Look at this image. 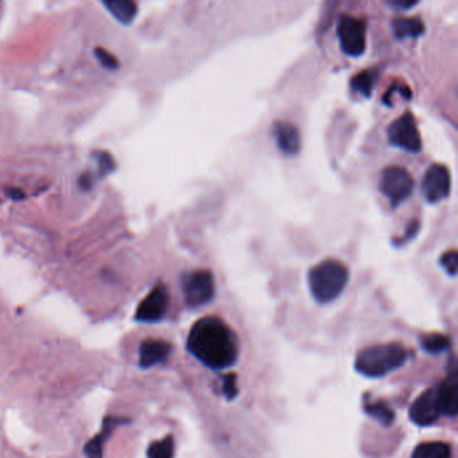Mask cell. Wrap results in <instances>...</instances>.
Here are the masks:
<instances>
[{"label": "cell", "mask_w": 458, "mask_h": 458, "mask_svg": "<svg viewBox=\"0 0 458 458\" xmlns=\"http://www.w3.org/2000/svg\"><path fill=\"white\" fill-rule=\"evenodd\" d=\"M188 351L212 370L231 367L238 357V341L229 327L217 317H205L188 334Z\"/></svg>", "instance_id": "6da1fadb"}, {"label": "cell", "mask_w": 458, "mask_h": 458, "mask_svg": "<svg viewBox=\"0 0 458 458\" xmlns=\"http://www.w3.org/2000/svg\"><path fill=\"white\" fill-rule=\"evenodd\" d=\"M348 280V268L341 261L333 258L313 266L308 275L311 293L320 304H328L336 300L347 287Z\"/></svg>", "instance_id": "7a4b0ae2"}, {"label": "cell", "mask_w": 458, "mask_h": 458, "mask_svg": "<svg viewBox=\"0 0 458 458\" xmlns=\"http://www.w3.org/2000/svg\"><path fill=\"white\" fill-rule=\"evenodd\" d=\"M407 359V351L400 344H378L360 351L356 356L357 373L368 378H380L402 367Z\"/></svg>", "instance_id": "3957f363"}, {"label": "cell", "mask_w": 458, "mask_h": 458, "mask_svg": "<svg viewBox=\"0 0 458 458\" xmlns=\"http://www.w3.org/2000/svg\"><path fill=\"white\" fill-rule=\"evenodd\" d=\"M379 189L394 207H398L413 194L414 179L410 172L402 167H387L382 171Z\"/></svg>", "instance_id": "277c9868"}, {"label": "cell", "mask_w": 458, "mask_h": 458, "mask_svg": "<svg viewBox=\"0 0 458 458\" xmlns=\"http://www.w3.org/2000/svg\"><path fill=\"white\" fill-rule=\"evenodd\" d=\"M185 301L188 307L198 308L208 304L215 294V281L210 271H189L182 278Z\"/></svg>", "instance_id": "5b68a950"}, {"label": "cell", "mask_w": 458, "mask_h": 458, "mask_svg": "<svg viewBox=\"0 0 458 458\" xmlns=\"http://www.w3.org/2000/svg\"><path fill=\"white\" fill-rule=\"evenodd\" d=\"M337 38L341 50L351 57H360L366 51V23L353 15H341L337 22Z\"/></svg>", "instance_id": "8992f818"}, {"label": "cell", "mask_w": 458, "mask_h": 458, "mask_svg": "<svg viewBox=\"0 0 458 458\" xmlns=\"http://www.w3.org/2000/svg\"><path fill=\"white\" fill-rule=\"evenodd\" d=\"M387 137L391 146L410 153H418L422 149V139L416 126V119L410 112L399 116L387 128Z\"/></svg>", "instance_id": "52a82bcc"}, {"label": "cell", "mask_w": 458, "mask_h": 458, "mask_svg": "<svg viewBox=\"0 0 458 458\" xmlns=\"http://www.w3.org/2000/svg\"><path fill=\"white\" fill-rule=\"evenodd\" d=\"M450 172L443 164L429 167L422 178V195L429 203H438L449 196L450 192Z\"/></svg>", "instance_id": "ba28073f"}, {"label": "cell", "mask_w": 458, "mask_h": 458, "mask_svg": "<svg viewBox=\"0 0 458 458\" xmlns=\"http://www.w3.org/2000/svg\"><path fill=\"white\" fill-rule=\"evenodd\" d=\"M169 303V294L164 284H158L140 303L136 319L144 323H155L164 317Z\"/></svg>", "instance_id": "9c48e42d"}, {"label": "cell", "mask_w": 458, "mask_h": 458, "mask_svg": "<svg viewBox=\"0 0 458 458\" xmlns=\"http://www.w3.org/2000/svg\"><path fill=\"white\" fill-rule=\"evenodd\" d=\"M437 387L423 391L410 407V419L419 426H430L441 416Z\"/></svg>", "instance_id": "30bf717a"}, {"label": "cell", "mask_w": 458, "mask_h": 458, "mask_svg": "<svg viewBox=\"0 0 458 458\" xmlns=\"http://www.w3.org/2000/svg\"><path fill=\"white\" fill-rule=\"evenodd\" d=\"M273 136L280 151L288 156H294L301 149V135L298 128L289 121L278 120L273 124Z\"/></svg>", "instance_id": "8fae6325"}, {"label": "cell", "mask_w": 458, "mask_h": 458, "mask_svg": "<svg viewBox=\"0 0 458 458\" xmlns=\"http://www.w3.org/2000/svg\"><path fill=\"white\" fill-rule=\"evenodd\" d=\"M441 413L455 416L458 412V373L452 371L437 387Z\"/></svg>", "instance_id": "7c38bea8"}, {"label": "cell", "mask_w": 458, "mask_h": 458, "mask_svg": "<svg viewBox=\"0 0 458 458\" xmlns=\"http://www.w3.org/2000/svg\"><path fill=\"white\" fill-rule=\"evenodd\" d=\"M123 423V418L119 416H106L104 421L103 430L90 439L85 446V455L87 458H103L104 455V446L106 439L112 436L116 427H119Z\"/></svg>", "instance_id": "4fadbf2b"}, {"label": "cell", "mask_w": 458, "mask_h": 458, "mask_svg": "<svg viewBox=\"0 0 458 458\" xmlns=\"http://www.w3.org/2000/svg\"><path fill=\"white\" fill-rule=\"evenodd\" d=\"M171 353V346L163 340H146L140 347V366L149 368L162 363Z\"/></svg>", "instance_id": "5bb4252c"}, {"label": "cell", "mask_w": 458, "mask_h": 458, "mask_svg": "<svg viewBox=\"0 0 458 458\" xmlns=\"http://www.w3.org/2000/svg\"><path fill=\"white\" fill-rule=\"evenodd\" d=\"M103 4L112 17L123 24H130L137 15V4L132 0H105Z\"/></svg>", "instance_id": "9a60e30c"}, {"label": "cell", "mask_w": 458, "mask_h": 458, "mask_svg": "<svg viewBox=\"0 0 458 458\" xmlns=\"http://www.w3.org/2000/svg\"><path fill=\"white\" fill-rule=\"evenodd\" d=\"M393 31L396 38L405 40V38H418L423 35L425 33V24L421 18L413 17V18H398L393 21Z\"/></svg>", "instance_id": "2e32d148"}, {"label": "cell", "mask_w": 458, "mask_h": 458, "mask_svg": "<svg viewBox=\"0 0 458 458\" xmlns=\"http://www.w3.org/2000/svg\"><path fill=\"white\" fill-rule=\"evenodd\" d=\"M452 457V448L445 442H423L418 445L412 458H450Z\"/></svg>", "instance_id": "e0dca14e"}, {"label": "cell", "mask_w": 458, "mask_h": 458, "mask_svg": "<svg viewBox=\"0 0 458 458\" xmlns=\"http://www.w3.org/2000/svg\"><path fill=\"white\" fill-rule=\"evenodd\" d=\"M366 413L370 416H373L379 423L384 426H390L394 421V413L393 410L383 402H371L364 407Z\"/></svg>", "instance_id": "ac0fdd59"}, {"label": "cell", "mask_w": 458, "mask_h": 458, "mask_svg": "<svg viewBox=\"0 0 458 458\" xmlns=\"http://www.w3.org/2000/svg\"><path fill=\"white\" fill-rule=\"evenodd\" d=\"M175 442L171 436L151 443L148 448V458H173Z\"/></svg>", "instance_id": "d6986e66"}, {"label": "cell", "mask_w": 458, "mask_h": 458, "mask_svg": "<svg viewBox=\"0 0 458 458\" xmlns=\"http://www.w3.org/2000/svg\"><path fill=\"white\" fill-rule=\"evenodd\" d=\"M375 76L370 70H363L357 73L351 81V87L355 92L363 94L364 97H370L374 89Z\"/></svg>", "instance_id": "ffe728a7"}, {"label": "cell", "mask_w": 458, "mask_h": 458, "mask_svg": "<svg viewBox=\"0 0 458 458\" xmlns=\"http://www.w3.org/2000/svg\"><path fill=\"white\" fill-rule=\"evenodd\" d=\"M421 346L425 351L430 354H438L449 347V337L441 333H430L421 339Z\"/></svg>", "instance_id": "44dd1931"}, {"label": "cell", "mask_w": 458, "mask_h": 458, "mask_svg": "<svg viewBox=\"0 0 458 458\" xmlns=\"http://www.w3.org/2000/svg\"><path fill=\"white\" fill-rule=\"evenodd\" d=\"M457 261L458 255L456 250H448L446 253L442 254L441 257V265L445 269V271L450 275L457 274Z\"/></svg>", "instance_id": "7402d4cb"}, {"label": "cell", "mask_w": 458, "mask_h": 458, "mask_svg": "<svg viewBox=\"0 0 458 458\" xmlns=\"http://www.w3.org/2000/svg\"><path fill=\"white\" fill-rule=\"evenodd\" d=\"M94 56L96 58L100 61V63L104 66L105 69L109 70H116L120 65H119V60L108 50H105L103 47H97L94 50Z\"/></svg>", "instance_id": "603a6c76"}, {"label": "cell", "mask_w": 458, "mask_h": 458, "mask_svg": "<svg viewBox=\"0 0 458 458\" xmlns=\"http://www.w3.org/2000/svg\"><path fill=\"white\" fill-rule=\"evenodd\" d=\"M96 158H97V162H99L100 172L103 175L109 173L114 168V160H113V158L109 153H106V152H99V153H96Z\"/></svg>", "instance_id": "cb8c5ba5"}, {"label": "cell", "mask_w": 458, "mask_h": 458, "mask_svg": "<svg viewBox=\"0 0 458 458\" xmlns=\"http://www.w3.org/2000/svg\"><path fill=\"white\" fill-rule=\"evenodd\" d=\"M223 394L226 398L231 400L238 394V386H237V376L234 374H230L225 378L223 382Z\"/></svg>", "instance_id": "d4e9b609"}]
</instances>
